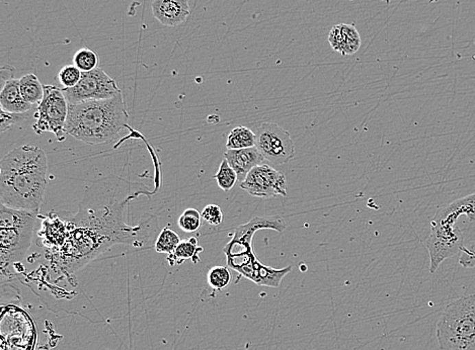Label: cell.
<instances>
[{
  "label": "cell",
  "instance_id": "1",
  "mask_svg": "<svg viewBox=\"0 0 475 350\" xmlns=\"http://www.w3.org/2000/svg\"><path fill=\"white\" fill-rule=\"evenodd\" d=\"M131 187L123 194H115L112 200H104V187L102 193L101 180L95 181L85 191L78 214H61L66 225L65 241L47 255L55 272L73 275L113 245L131 243L138 228L126 225L123 213L130 198L145 194L132 195L141 189L131 191Z\"/></svg>",
  "mask_w": 475,
  "mask_h": 350
},
{
  "label": "cell",
  "instance_id": "2",
  "mask_svg": "<svg viewBox=\"0 0 475 350\" xmlns=\"http://www.w3.org/2000/svg\"><path fill=\"white\" fill-rule=\"evenodd\" d=\"M48 158L43 149L25 145L0 162V200L14 210L39 213L46 191Z\"/></svg>",
  "mask_w": 475,
  "mask_h": 350
},
{
  "label": "cell",
  "instance_id": "3",
  "mask_svg": "<svg viewBox=\"0 0 475 350\" xmlns=\"http://www.w3.org/2000/svg\"><path fill=\"white\" fill-rule=\"evenodd\" d=\"M128 121L129 114L120 93L108 100L69 104L65 132L85 144H108L129 128Z\"/></svg>",
  "mask_w": 475,
  "mask_h": 350
},
{
  "label": "cell",
  "instance_id": "4",
  "mask_svg": "<svg viewBox=\"0 0 475 350\" xmlns=\"http://www.w3.org/2000/svg\"><path fill=\"white\" fill-rule=\"evenodd\" d=\"M39 213L0 205V264L2 277L12 279V268L25 257L33 241Z\"/></svg>",
  "mask_w": 475,
  "mask_h": 350
},
{
  "label": "cell",
  "instance_id": "5",
  "mask_svg": "<svg viewBox=\"0 0 475 350\" xmlns=\"http://www.w3.org/2000/svg\"><path fill=\"white\" fill-rule=\"evenodd\" d=\"M441 350H475V294L447 305L437 324Z\"/></svg>",
  "mask_w": 475,
  "mask_h": 350
},
{
  "label": "cell",
  "instance_id": "6",
  "mask_svg": "<svg viewBox=\"0 0 475 350\" xmlns=\"http://www.w3.org/2000/svg\"><path fill=\"white\" fill-rule=\"evenodd\" d=\"M466 215L463 200H455L446 208L440 209L431 223V233L426 240L430 254V272L435 273L447 258L459 253L464 247V237L456 221Z\"/></svg>",
  "mask_w": 475,
  "mask_h": 350
},
{
  "label": "cell",
  "instance_id": "7",
  "mask_svg": "<svg viewBox=\"0 0 475 350\" xmlns=\"http://www.w3.org/2000/svg\"><path fill=\"white\" fill-rule=\"evenodd\" d=\"M287 225L282 218L253 217L248 223L240 225L234 231L231 240L224 248L227 266L232 270H238L248 266L249 262L257 258L253 250V236L259 230L270 229L276 232H283Z\"/></svg>",
  "mask_w": 475,
  "mask_h": 350
},
{
  "label": "cell",
  "instance_id": "8",
  "mask_svg": "<svg viewBox=\"0 0 475 350\" xmlns=\"http://www.w3.org/2000/svg\"><path fill=\"white\" fill-rule=\"evenodd\" d=\"M44 98L37 106V119L33 126L34 131L41 135L43 133H53L59 141L65 140V125L68 117V104L63 91L55 85H44Z\"/></svg>",
  "mask_w": 475,
  "mask_h": 350
},
{
  "label": "cell",
  "instance_id": "9",
  "mask_svg": "<svg viewBox=\"0 0 475 350\" xmlns=\"http://www.w3.org/2000/svg\"><path fill=\"white\" fill-rule=\"evenodd\" d=\"M1 350H33L36 331L25 312L14 306L3 307L1 315Z\"/></svg>",
  "mask_w": 475,
  "mask_h": 350
},
{
  "label": "cell",
  "instance_id": "10",
  "mask_svg": "<svg viewBox=\"0 0 475 350\" xmlns=\"http://www.w3.org/2000/svg\"><path fill=\"white\" fill-rule=\"evenodd\" d=\"M68 104H76L89 100H104L122 93L114 78L108 76L102 68L89 72H82L78 85L71 89H63Z\"/></svg>",
  "mask_w": 475,
  "mask_h": 350
},
{
  "label": "cell",
  "instance_id": "11",
  "mask_svg": "<svg viewBox=\"0 0 475 350\" xmlns=\"http://www.w3.org/2000/svg\"><path fill=\"white\" fill-rule=\"evenodd\" d=\"M255 136V147L270 163L287 164L296 154L295 145L289 132L277 124H262Z\"/></svg>",
  "mask_w": 475,
  "mask_h": 350
},
{
  "label": "cell",
  "instance_id": "12",
  "mask_svg": "<svg viewBox=\"0 0 475 350\" xmlns=\"http://www.w3.org/2000/svg\"><path fill=\"white\" fill-rule=\"evenodd\" d=\"M240 187L249 195L259 198L286 196L288 194L285 175L268 164L253 168L240 183Z\"/></svg>",
  "mask_w": 475,
  "mask_h": 350
},
{
  "label": "cell",
  "instance_id": "13",
  "mask_svg": "<svg viewBox=\"0 0 475 350\" xmlns=\"http://www.w3.org/2000/svg\"><path fill=\"white\" fill-rule=\"evenodd\" d=\"M291 270L292 266L277 270L262 264L257 258H255L253 261L249 262L248 266L240 268L238 272L257 285L277 289L280 287L283 279L289 275Z\"/></svg>",
  "mask_w": 475,
  "mask_h": 350
},
{
  "label": "cell",
  "instance_id": "14",
  "mask_svg": "<svg viewBox=\"0 0 475 350\" xmlns=\"http://www.w3.org/2000/svg\"><path fill=\"white\" fill-rule=\"evenodd\" d=\"M151 8L154 18L166 27L182 25L191 14L189 0H153Z\"/></svg>",
  "mask_w": 475,
  "mask_h": 350
},
{
  "label": "cell",
  "instance_id": "15",
  "mask_svg": "<svg viewBox=\"0 0 475 350\" xmlns=\"http://www.w3.org/2000/svg\"><path fill=\"white\" fill-rule=\"evenodd\" d=\"M329 43L334 52L340 53L343 56H351L361 48L362 40L355 25L338 23L332 27Z\"/></svg>",
  "mask_w": 475,
  "mask_h": 350
},
{
  "label": "cell",
  "instance_id": "16",
  "mask_svg": "<svg viewBox=\"0 0 475 350\" xmlns=\"http://www.w3.org/2000/svg\"><path fill=\"white\" fill-rule=\"evenodd\" d=\"M224 158L238 174L240 183L244 180L253 168L261 165L264 160H266L255 146L238 150H227L224 153Z\"/></svg>",
  "mask_w": 475,
  "mask_h": 350
},
{
  "label": "cell",
  "instance_id": "17",
  "mask_svg": "<svg viewBox=\"0 0 475 350\" xmlns=\"http://www.w3.org/2000/svg\"><path fill=\"white\" fill-rule=\"evenodd\" d=\"M0 106L1 110L14 114H23L31 112L36 106L25 102L20 89V79L12 78L6 81L0 91Z\"/></svg>",
  "mask_w": 475,
  "mask_h": 350
},
{
  "label": "cell",
  "instance_id": "18",
  "mask_svg": "<svg viewBox=\"0 0 475 350\" xmlns=\"http://www.w3.org/2000/svg\"><path fill=\"white\" fill-rule=\"evenodd\" d=\"M204 249L198 244V240L193 238L185 239L181 241L176 250L170 254L167 257L170 266H180L187 259H192L194 264H197L200 261V253H203Z\"/></svg>",
  "mask_w": 475,
  "mask_h": 350
},
{
  "label": "cell",
  "instance_id": "19",
  "mask_svg": "<svg viewBox=\"0 0 475 350\" xmlns=\"http://www.w3.org/2000/svg\"><path fill=\"white\" fill-rule=\"evenodd\" d=\"M21 95L25 102L37 106L44 98V85L35 74H27L20 79Z\"/></svg>",
  "mask_w": 475,
  "mask_h": 350
},
{
  "label": "cell",
  "instance_id": "20",
  "mask_svg": "<svg viewBox=\"0 0 475 350\" xmlns=\"http://www.w3.org/2000/svg\"><path fill=\"white\" fill-rule=\"evenodd\" d=\"M257 136L248 127L238 126L229 132L227 136V150L251 148L255 146Z\"/></svg>",
  "mask_w": 475,
  "mask_h": 350
},
{
  "label": "cell",
  "instance_id": "21",
  "mask_svg": "<svg viewBox=\"0 0 475 350\" xmlns=\"http://www.w3.org/2000/svg\"><path fill=\"white\" fill-rule=\"evenodd\" d=\"M181 241L182 240H181L180 235L170 227H165L157 237L154 244L155 251L170 255L176 250Z\"/></svg>",
  "mask_w": 475,
  "mask_h": 350
},
{
  "label": "cell",
  "instance_id": "22",
  "mask_svg": "<svg viewBox=\"0 0 475 350\" xmlns=\"http://www.w3.org/2000/svg\"><path fill=\"white\" fill-rule=\"evenodd\" d=\"M208 285L216 291H222L231 283V272L227 266H214L207 275Z\"/></svg>",
  "mask_w": 475,
  "mask_h": 350
},
{
  "label": "cell",
  "instance_id": "23",
  "mask_svg": "<svg viewBox=\"0 0 475 350\" xmlns=\"http://www.w3.org/2000/svg\"><path fill=\"white\" fill-rule=\"evenodd\" d=\"M214 178L216 179L218 187L224 191H229L230 189H233L238 180V174L225 158L221 162L218 172L214 175Z\"/></svg>",
  "mask_w": 475,
  "mask_h": 350
},
{
  "label": "cell",
  "instance_id": "24",
  "mask_svg": "<svg viewBox=\"0 0 475 350\" xmlns=\"http://www.w3.org/2000/svg\"><path fill=\"white\" fill-rule=\"evenodd\" d=\"M73 63L80 71L89 72L99 67L100 59L95 51L82 48L74 55Z\"/></svg>",
  "mask_w": 475,
  "mask_h": 350
},
{
  "label": "cell",
  "instance_id": "25",
  "mask_svg": "<svg viewBox=\"0 0 475 350\" xmlns=\"http://www.w3.org/2000/svg\"><path fill=\"white\" fill-rule=\"evenodd\" d=\"M178 225L186 233L197 232L201 228L202 214L196 209H187L178 218Z\"/></svg>",
  "mask_w": 475,
  "mask_h": 350
},
{
  "label": "cell",
  "instance_id": "26",
  "mask_svg": "<svg viewBox=\"0 0 475 350\" xmlns=\"http://www.w3.org/2000/svg\"><path fill=\"white\" fill-rule=\"evenodd\" d=\"M82 72L76 65H66L60 70L58 79L63 89H71L82 79Z\"/></svg>",
  "mask_w": 475,
  "mask_h": 350
},
{
  "label": "cell",
  "instance_id": "27",
  "mask_svg": "<svg viewBox=\"0 0 475 350\" xmlns=\"http://www.w3.org/2000/svg\"><path fill=\"white\" fill-rule=\"evenodd\" d=\"M202 219L211 226H219L223 222V213L217 205H208L202 211Z\"/></svg>",
  "mask_w": 475,
  "mask_h": 350
},
{
  "label": "cell",
  "instance_id": "28",
  "mask_svg": "<svg viewBox=\"0 0 475 350\" xmlns=\"http://www.w3.org/2000/svg\"><path fill=\"white\" fill-rule=\"evenodd\" d=\"M0 114H1V116H0V119H1L0 129H1V132H5L10 129L12 126L16 125V124L27 119L30 117L31 112L23 113V114H14V113H8L0 108Z\"/></svg>",
  "mask_w": 475,
  "mask_h": 350
},
{
  "label": "cell",
  "instance_id": "29",
  "mask_svg": "<svg viewBox=\"0 0 475 350\" xmlns=\"http://www.w3.org/2000/svg\"><path fill=\"white\" fill-rule=\"evenodd\" d=\"M459 264L463 268H475V243L470 246H464L460 251Z\"/></svg>",
  "mask_w": 475,
  "mask_h": 350
},
{
  "label": "cell",
  "instance_id": "30",
  "mask_svg": "<svg viewBox=\"0 0 475 350\" xmlns=\"http://www.w3.org/2000/svg\"><path fill=\"white\" fill-rule=\"evenodd\" d=\"M16 72V69L12 66H5V67H2L1 69V87L3 86L4 83L6 81L10 80V79L14 78V74Z\"/></svg>",
  "mask_w": 475,
  "mask_h": 350
}]
</instances>
